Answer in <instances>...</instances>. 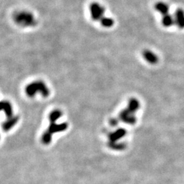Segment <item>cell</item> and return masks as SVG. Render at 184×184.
<instances>
[{"label": "cell", "mask_w": 184, "mask_h": 184, "mask_svg": "<svg viewBox=\"0 0 184 184\" xmlns=\"http://www.w3.org/2000/svg\"><path fill=\"white\" fill-rule=\"evenodd\" d=\"M1 106L2 111H4L7 117L10 118L12 117H13V106H12V104L8 101H2L1 103Z\"/></svg>", "instance_id": "7"}, {"label": "cell", "mask_w": 184, "mask_h": 184, "mask_svg": "<svg viewBox=\"0 0 184 184\" xmlns=\"http://www.w3.org/2000/svg\"><path fill=\"white\" fill-rule=\"evenodd\" d=\"M89 11L92 19L94 21H100L103 17L105 10L103 6L98 3H92L89 7Z\"/></svg>", "instance_id": "3"}, {"label": "cell", "mask_w": 184, "mask_h": 184, "mask_svg": "<svg viewBox=\"0 0 184 184\" xmlns=\"http://www.w3.org/2000/svg\"><path fill=\"white\" fill-rule=\"evenodd\" d=\"M18 117H12L10 118H8L6 122H5L4 124V129H9L13 127V126L17 122Z\"/></svg>", "instance_id": "12"}, {"label": "cell", "mask_w": 184, "mask_h": 184, "mask_svg": "<svg viewBox=\"0 0 184 184\" xmlns=\"http://www.w3.org/2000/svg\"><path fill=\"white\" fill-rule=\"evenodd\" d=\"M133 112H132L130 110H129L128 108L126 109H124L123 111L121 112L120 113V118L121 120L124 122L132 124L135 123L136 118L134 115Z\"/></svg>", "instance_id": "4"}, {"label": "cell", "mask_w": 184, "mask_h": 184, "mask_svg": "<svg viewBox=\"0 0 184 184\" xmlns=\"http://www.w3.org/2000/svg\"><path fill=\"white\" fill-rule=\"evenodd\" d=\"M25 92L27 96L32 98L39 93L42 96L48 97L50 94V90L47 85L42 81H36L26 86Z\"/></svg>", "instance_id": "1"}, {"label": "cell", "mask_w": 184, "mask_h": 184, "mask_svg": "<svg viewBox=\"0 0 184 184\" xmlns=\"http://www.w3.org/2000/svg\"><path fill=\"white\" fill-rule=\"evenodd\" d=\"M143 56L148 63L151 64H156L158 61V57L150 50H145L143 52Z\"/></svg>", "instance_id": "5"}, {"label": "cell", "mask_w": 184, "mask_h": 184, "mask_svg": "<svg viewBox=\"0 0 184 184\" xmlns=\"http://www.w3.org/2000/svg\"><path fill=\"white\" fill-rule=\"evenodd\" d=\"M175 22L177 26L180 29L184 28V11L183 9L177 10L175 15Z\"/></svg>", "instance_id": "6"}, {"label": "cell", "mask_w": 184, "mask_h": 184, "mask_svg": "<svg viewBox=\"0 0 184 184\" xmlns=\"http://www.w3.org/2000/svg\"><path fill=\"white\" fill-rule=\"evenodd\" d=\"M101 25L104 27H111L114 25V21L110 17L103 16L100 21Z\"/></svg>", "instance_id": "11"}, {"label": "cell", "mask_w": 184, "mask_h": 184, "mask_svg": "<svg viewBox=\"0 0 184 184\" xmlns=\"http://www.w3.org/2000/svg\"><path fill=\"white\" fill-rule=\"evenodd\" d=\"M139 107H140V103L137 99L132 98L129 100L128 109L129 110H130V111L133 112V113H135V112L139 109Z\"/></svg>", "instance_id": "10"}, {"label": "cell", "mask_w": 184, "mask_h": 184, "mask_svg": "<svg viewBox=\"0 0 184 184\" xmlns=\"http://www.w3.org/2000/svg\"><path fill=\"white\" fill-rule=\"evenodd\" d=\"M14 20L18 25L23 27H30L36 23L33 14L27 11H20L14 14Z\"/></svg>", "instance_id": "2"}, {"label": "cell", "mask_w": 184, "mask_h": 184, "mask_svg": "<svg viewBox=\"0 0 184 184\" xmlns=\"http://www.w3.org/2000/svg\"><path fill=\"white\" fill-rule=\"evenodd\" d=\"M162 23L164 27H169L173 25L174 23H175V18H173V16L170 14H167L166 15L163 16L162 19Z\"/></svg>", "instance_id": "9"}, {"label": "cell", "mask_w": 184, "mask_h": 184, "mask_svg": "<svg viewBox=\"0 0 184 184\" xmlns=\"http://www.w3.org/2000/svg\"><path fill=\"white\" fill-rule=\"evenodd\" d=\"M61 116V112L59 110H55L52 112H51V114H50L49 118L50 121L52 122V121H55L59 117H60Z\"/></svg>", "instance_id": "13"}, {"label": "cell", "mask_w": 184, "mask_h": 184, "mask_svg": "<svg viewBox=\"0 0 184 184\" xmlns=\"http://www.w3.org/2000/svg\"><path fill=\"white\" fill-rule=\"evenodd\" d=\"M155 8H156L157 12L161 13L162 14V16H164L166 15V14H168L169 7L168 6V4L164 3V2L162 1L157 2L156 5H155Z\"/></svg>", "instance_id": "8"}]
</instances>
